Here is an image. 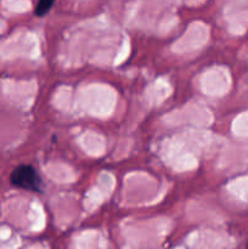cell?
Listing matches in <instances>:
<instances>
[{
    "mask_svg": "<svg viewBox=\"0 0 248 249\" xmlns=\"http://www.w3.org/2000/svg\"><path fill=\"white\" fill-rule=\"evenodd\" d=\"M10 182L18 189L27 191L38 192L43 191V181L38 172L29 164H21L12 170L10 175Z\"/></svg>",
    "mask_w": 248,
    "mask_h": 249,
    "instance_id": "obj_1",
    "label": "cell"
},
{
    "mask_svg": "<svg viewBox=\"0 0 248 249\" xmlns=\"http://www.w3.org/2000/svg\"><path fill=\"white\" fill-rule=\"evenodd\" d=\"M55 0H39L38 4L35 6V15L39 17H43L44 15H46L49 12V10L51 9V6L53 5Z\"/></svg>",
    "mask_w": 248,
    "mask_h": 249,
    "instance_id": "obj_2",
    "label": "cell"
},
{
    "mask_svg": "<svg viewBox=\"0 0 248 249\" xmlns=\"http://www.w3.org/2000/svg\"><path fill=\"white\" fill-rule=\"evenodd\" d=\"M246 247H247V249H248V243H247V246H246Z\"/></svg>",
    "mask_w": 248,
    "mask_h": 249,
    "instance_id": "obj_3",
    "label": "cell"
}]
</instances>
